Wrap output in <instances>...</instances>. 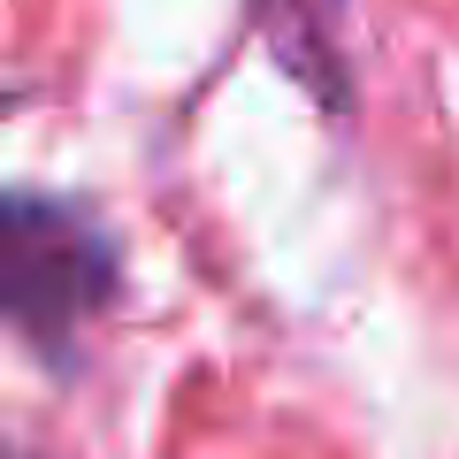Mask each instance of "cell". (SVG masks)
<instances>
[{"mask_svg": "<svg viewBox=\"0 0 459 459\" xmlns=\"http://www.w3.org/2000/svg\"><path fill=\"white\" fill-rule=\"evenodd\" d=\"M246 16L307 92L344 100V0H246Z\"/></svg>", "mask_w": 459, "mask_h": 459, "instance_id": "7a4b0ae2", "label": "cell"}, {"mask_svg": "<svg viewBox=\"0 0 459 459\" xmlns=\"http://www.w3.org/2000/svg\"><path fill=\"white\" fill-rule=\"evenodd\" d=\"M115 299V246L62 199L16 192L0 207V307L23 344H69Z\"/></svg>", "mask_w": 459, "mask_h": 459, "instance_id": "6da1fadb", "label": "cell"}]
</instances>
